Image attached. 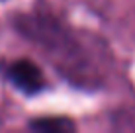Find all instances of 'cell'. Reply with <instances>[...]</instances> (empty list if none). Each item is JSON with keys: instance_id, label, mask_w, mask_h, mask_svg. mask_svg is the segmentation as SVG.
Listing matches in <instances>:
<instances>
[{"instance_id": "6da1fadb", "label": "cell", "mask_w": 135, "mask_h": 133, "mask_svg": "<svg viewBox=\"0 0 135 133\" xmlns=\"http://www.w3.org/2000/svg\"><path fill=\"white\" fill-rule=\"evenodd\" d=\"M6 75L12 84L24 94H37L45 86L43 72L39 71V67L35 63L27 61V59H18V61L10 63Z\"/></svg>"}, {"instance_id": "7a4b0ae2", "label": "cell", "mask_w": 135, "mask_h": 133, "mask_svg": "<svg viewBox=\"0 0 135 133\" xmlns=\"http://www.w3.org/2000/svg\"><path fill=\"white\" fill-rule=\"evenodd\" d=\"M74 121L69 117H39L30 123V129L43 131V133H65L74 129Z\"/></svg>"}]
</instances>
